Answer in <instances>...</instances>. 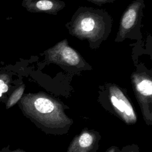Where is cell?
<instances>
[{
	"mask_svg": "<svg viewBox=\"0 0 152 152\" xmlns=\"http://www.w3.org/2000/svg\"><path fill=\"white\" fill-rule=\"evenodd\" d=\"M144 7V0H135L129 4L121 18L116 42H122L126 39L140 40L142 38L141 19Z\"/></svg>",
	"mask_w": 152,
	"mask_h": 152,
	"instance_id": "obj_6",
	"label": "cell"
},
{
	"mask_svg": "<svg viewBox=\"0 0 152 152\" xmlns=\"http://www.w3.org/2000/svg\"><path fill=\"white\" fill-rule=\"evenodd\" d=\"M65 26L71 35L81 40H87L90 48L96 50L109 37L112 18L105 10L80 7Z\"/></svg>",
	"mask_w": 152,
	"mask_h": 152,
	"instance_id": "obj_2",
	"label": "cell"
},
{
	"mask_svg": "<svg viewBox=\"0 0 152 152\" xmlns=\"http://www.w3.org/2000/svg\"><path fill=\"white\" fill-rule=\"evenodd\" d=\"M105 152H121V149H119L118 147H110L107 151H106Z\"/></svg>",
	"mask_w": 152,
	"mask_h": 152,
	"instance_id": "obj_14",
	"label": "cell"
},
{
	"mask_svg": "<svg viewBox=\"0 0 152 152\" xmlns=\"http://www.w3.org/2000/svg\"><path fill=\"white\" fill-rule=\"evenodd\" d=\"M22 6L30 12L56 15L65 7V3L60 0H23Z\"/></svg>",
	"mask_w": 152,
	"mask_h": 152,
	"instance_id": "obj_8",
	"label": "cell"
},
{
	"mask_svg": "<svg viewBox=\"0 0 152 152\" xmlns=\"http://www.w3.org/2000/svg\"><path fill=\"white\" fill-rule=\"evenodd\" d=\"M88 1L93 3L96 5H102L103 4H106V3H112L116 1V0H87Z\"/></svg>",
	"mask_w": 152,
	"mask_h": 152,
	"instance_id": "obj_12",
	"label": "cell"
},
{
	"mask_svg": "<svg viewBox=\"0 0 152 152\" xmlns=\"http://www.w3.org/2000/svg\"><path fill=\"white\" fill-rule=\"evenodd\" d=\"M131 81L143 118L152 125V71L140 65L132 73Z\"/></svg>",
	"mask_w": 152,
	"mask_h": 152,
	"instance_id": "obj_4",
	"label": "cell"
},
{
	"mask_svg": "<svg viewBox=\"0 0 152 152\" xmlns=\"http://www.w3.org/2000/svg\"><path fill=\"white\" fill-rule=\"evenodd\" d=\"M121 152H140L139 147L135 144H132L124 147L121 150Z\"/></svg>",
	"mask_w": 152,
	"mask_h": 152,
	"instance_id": "obj_11",
	"label": "cell"
},
{
	"mask_svg": "<svg viewBox=\"0 0 152 152\" xmlns=\"http://www.w3.org/2000/svg\"><path fill=\"white\" fill-rule=\"evenodd\" d=\"M44 53L45 61L48 64L53 63L65 66L78 72L92 69L91 66L81 55L69 45L66 39L48 49Z\"/></svg>",
	"mask_w": 152,
	"mask_h": 152,
	"instance_id": "obj_5",
	"label": "cell"
},
{
	"mask_svg": "<svg viewBox=\"0 0 152 152\" xmlns=\"http://www.w3.org/2000/svg\"><path fill=\"white\" fill-rule=\"evenodd\" d=\"M26 86L24 84H21L17 87L8 96L5 102V109H10L11 107L15 105L21 99L24 94Z\"/></svg>",
	"mask_w": 152,
	"mask_h": 152,
	"instance_id": "obj_9",
	"label": "cell"
},
{
	"mask_svg": "<svg viewBox=\"0 0 152 152\" xmlns=\"http://www.w3.org/2000/svg\"><path fill=\"white\" fill-rule=\"evenodd\" d=\"M11 77L9 73L5 72H0V86L4 83H11Z\"/></svg>",
	"mask_w": 152,
	"mask_h": 152,
	"instance_id": "obj_10",
	"label": "cell"
},
{
	"mask_svg": "<svg viewBox=\"0 0 152 152\" xmlns=\"http://www.w3.org/2000/svg\"><path fill=\"white\" fill-rule=\"evenodd\" d=\"M100 139L98 132L84 130L73 138L66 152H97Z\"/></svg>",
	"mask_w": 152,
	"mask_h": 152,
	"instance_id": "obj_7",
	"label": "cell"
},
{
	"mask_svg": "<svg viewBox=\"0 0 152 152\" xmlns=\"http://www.w3.org/2000/svg\"><path fill=\"white\" fill-rule=\"evenodd\" d=\"M99 102L106 110L115 114L126 124H135L137 114L125 91L114 83L99 87Z\"/></svg>",
	"mask_w": 152,
	"mask_h": 152,
	"instance_id": "obj_3",
	"label": "cell"
},
{
	"mask_svg": "<svg viewBox=\"0 0 152 152\" xmlns=\"http://www.w3.org/2000/svg\"><path fill=\"white\" fill-rule=\"evenodd\" d=\"M0 152H27V151H26L22 149H20V148H17L14 150H11L10 148V145H8L6 147H3L0 150Z\"/></svg>",
	"mask_w": 152,
	"mask_h": 152,
	"instance_id": "obj_13",
	"label": "cell"
},
{
	"mask_svg": "<svg viewBox=\"0 0 152 152\" xmlns=\"http://www.w3.org/2000/svg\"><path fill=\"white\" fill-rule=\"evenodd\" d=\"M18 107L23 115L46 134H65L73 123L65 112L68 107L45 92L24 94Z\"/></svg>",
	"mask_w": 152,
	"mask_h": 152,
	"instance_id": "obj_1",
	"label": "cell"
}]
</instances>
